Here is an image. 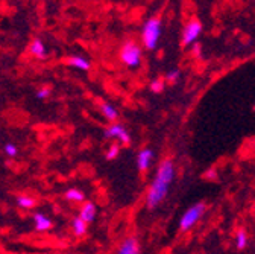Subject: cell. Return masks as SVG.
<instances>
[{"mask_svg":"<svg viewBox=\"0 0 255 254\" xmlns=\"http://www.w3.org/2000/svg\"><path fill=\"white\" fill-rule=\"evenodd\" d=\"M105 137L107 139H119L123 145H129L131 143V136L125 130V126L114 123L111 125L110 128L105 130Z\"/></svg>","mask_w":255,"mask_h":254,"instance_id":"8992f818","label":"cell"},{"mask_svg":"<svg viewBox=\"0 0 255 254\" xmlns=\"http://www.w3.org/2000/svg\"><path fill=\"white\" fill-rule=\"evenodd\" d=\"M248 245V235L245 230H239L236 235V247L237 250H245Z\"/></svg>","mask_w":255,"mask_h":254,"instance_id":"2e32d148","label":"cell"},{"mask_svg":"<svg viewBox=\"0 0 255 254\" xmlns=\"http://www.w3.org/2000/svg\"><path fill=\"white\" fill-rule=\"evenodd\" d=\"M202 32V23L199 20H190L183 31V44L190 46L193 44Z\"/></svg>","mask_w":255,"mask_h":254,"instance_id":"5b68a950","label":"cell"},{"mask_svg":"<svg viewBox=\"0 0 255 254\" xmlns=\"http://www.w3.org/2000/svg\"><path fill=\"white\" fill-rule=\"evenodd\" d=\"M65 198L71 202H82L85 199V195L79 189H70V190H67Z\"/></svg>","mask_w":255,"mask_h":254,"instance_id":"9a60e30c","label":"cell"},{"mask_svg":"<svg viewBox=\"0 0 255 254\" xmlns=\"http://www.w3.org/2000/svg\"><path fill=\"white\" fill-rule=\"evenodd\" d=\"M150 90L154 93H161L164 90V83L161 80H155L150 83Z\"/></svg>","mask_w":255,"mask_h":254,"instance_id":"d6986e66","label":"cell"},{"mask_svg":"<svg viewBox=\"0 0 255 254\" xmlns=\"http://www.w3.org/2000/svg\"><path fill=\"white\" fill-rule=\"evenodd\" d=\"M49 94H50V90H49L47 87H44V88H40V90L37 91V97H38V99H46Z\"/></svg>","mask_w":255,"mask_h":254,"instance_id":"7402d4cb","label":"cell"},{"mask_svg":"<svg viewBox=\"0 0 255 254\" xmlns=\"http://www.w3.org/2000/svg\"><path fill=\"white\" fill-rule=\"evenodd\" d=\"M161 20L157 17H152L149 20H146V23L143 24V29H141V43L144 46V49L147 50H154L160 41L161 37Z\"/></svg>","mask_w":255,"mask_h":254,"instance_id":"7a4b0ae2","label":"cell"},{"mask_svg":"<svg viewBox=\"0 0 255 254\" xmlns=\"http://www.w3.org/2000/svg\"><path fill=\"white\" fill-rule=\"evenodd\" d=\"M120 152V148L119 145H111L107 151V160H114Z\"/></svg>","mask_w":255,"mask_h":254,"instance_id":"ac0fdd59","label":"cell"},{"mask_svg":"<svg viewBox=\"0 0 255 254\" xmlns=\"http://www.w3.org/2000/svg\"><path fill=\"white\" fill-rule=\"evenodd\" d=\"M68 64L74 69H79V70H90L91 64H90V60L85 58V57H79V55H76V57H70L68 58Z\"/></svg>","mask_w":255,"mask_h":254,"instance_id":"8fae6325","label":"cell"},{"mask_svg":"<svg viewBox=\"0 0 255 254\" xmlns=\"http://www.w3.org/2000/svg\"><path fill=\"white\" fill-rule=\"evenodd\" d=\"M207 210V204L205 202H197V204H194L193 207H190L181 218L180 221V230L181 232H189L191 227H194L200 218L203 216V213H205Z\"/></svg>","mask_w":255,"mask_h":254,"instance_id":"277c9868","label":"cell"},{"mask_svg":"<svg viewBox=\"0 0 255 254\" xmlns=\"http://www.w3.org/2000/svg\"><path fill=\"white\" fill-rule=\"evenodd\" d=\"M154 160V151L150 148H144L138 152L137 156V166H138V170H147L150 168V163Z\"/></svg>","mask_w":255,"mask_h":254,"instance_id":"52a82bcc","label":"cell"},{"mask_svg":"<svg viewBox=\"0 0 255 254\" xmlns=\"http://www.w3.org/2000/svg\"><path fill=\"white\" fill-rule=\"evenodd\" d=\"M141 47L135 41H126L122 44L119 58L120 61L129 69H137L141 64Z\"/></svg>","mask_w":255,"mask_h":254,"instance_id":"3957f363","label":"cell"},{"mask_svg":"<svg viewBox=\"0 0 255 254\" xmlns=\"http://www.w3.org/2000/svg\"><path fill=\"white\" fill-rule=\"evenodd\" d=\"M180 70H172V72H169L167 73V76H166V80L169 81V83H176L178 80H180Z\"/></svg>","mask_w":255,"mask_h":254,"instance_id":"ffe728a7","label":"cell"},{"mask_svg":"<svg viewBox=\"0 0 255 254\" xmlns=\"http://www.w3.org/2000/svg\"><path fill=\"white\" fill-rule=\"evenodd\" d=\"M5 152H6V156H9V157H15L17 156V148L12 143H8L5 146Z\"/></svg>","mask_w":255,"mask_h":254,"instance_id":"44dd1931","label":"cell"},{"mask_svg":"<svg viewBox=\"0 0 255 254\" xmlns=\"http://www.w3.org/2000/svg\"><path fill=\"white\" fill-rule=\"evenodd\" d=\"M173 180H175V165L170 159H166L160 163L157 173L154 176V181H152L149 192L146 195V207L149 210L157 209L164 201Z\"/></svg>","mask_w":255,"mask_h":254,"instance_id":"6da1fadb","label":"cell"},{"mask_svg":"<svg viewBox=\"0 0 255 254\" xmlns=\"http://www.w3.org/2000/svg\"><path fill=\"white\" fill-rule=\"evenodd\" d=\"M96 213H97V210H96V206L93 204V202H85V204L81 207L79 218L84 219L87 224H90L96 219Z\"/></svg>","mask_w":255,"mask_h":254,"instance_id":"9c48e42d","label":"cell"},{"mask_svg":"<svg viewBox=\"0 0 255 254\" xmlns=\"http://www.w3.org/2000/svg\"><path fill=\"white\" fill-rule=\"evenodd\" d=\"M100 111H102V114L105 116L107 120H116V119L119 117L117 110H116L111 104H102V105H100Z\"/></svg>","mask_w":255,"mask_h":254,"instance_id":"5bb4252c","label":"cell"},{"mask_svg":"<svg viewBox=\"0 0 255 254\" xmlns=\"http://www.w3.org/2000/svg\"><path fill=\"white\" fill-rule=\"evenodd\" d=\"M17 204L21 207V209H32L35 206V201L31 198V196H18L17 198Z\"/></svg>","mask_w":255,"mask_h":254,"instance_id":"e0dca14e","label":"cell"},{"mask_svg":"<svg viewBox=\"0 0 255 254\" xmlns=\"http://www.w3.org/2000/svg\"><path fill=\"white\" fill-rule=\"evenodd\" d=\"M119 254H140V245L135 238H128L122 242Z\"/></svg>","mask_w":255,"mask_h":254,"instance_id":"ba28073f","label":"cell"},{"mask_svg":"<svg viewBox=\"0 0 255 254\" xmlns=\"http://www.w3.org/2000/svg\"><path fill=\"white\" fill-rule=\"evenodd\" d=\"M31 54L32 55H35L37 58H44L46 57V47H44V44H43V41L41 40H34L32 43H31Z\"/></svg>","mask_w":255,"mask_h":254,"instance_id":"7c38bea8","label":"cell"},{"mask_svg":"<svg viewBox=\"0 0 255 254\" xmlns=\"http://www.w3.org/2000/svg\"><path fill=\"white\" fill-rule=\"evenodd\" d=\"M71 227H73V233L76 236H82L87 232V222L84 219H81L79 216L71 221Z\"/></svg>","mask_w":255,"mask_h":254,"instance_id":"4fadbf2b","label":"cell"},{"mask_svg":"<svg viewBox=\"0 0 255 254\" xmlns=\"http://www.w3.org/2000/svg\"><path fill=\"white\" fill-rule=\"evenodd\" d=\"M34 224H35L37 232H49L50 228H52V221H50L43 213H35L34 215Z\"/></svg>","mask_w":255,"mask_h":254,"instance_id":"30bf717a","label":"cell"}]
</instances>
